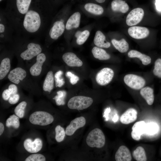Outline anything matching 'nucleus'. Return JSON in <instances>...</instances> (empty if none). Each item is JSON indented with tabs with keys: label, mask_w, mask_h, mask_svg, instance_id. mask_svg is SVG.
Returning <instances> with one entry per match:
<instances>
[{
	"label": "nucleus",
	"mask_w": 161,
	"mask_h": 161,
	"mask_svg": "<svg viewBox=\"0 0 161 161\" xmlns=\"http://www.w3.org/2000/svg\"><path fill=\"white\" fill-rule=\"evenodd\" d=\"M47 2L33 0L16 35L30 38L46 33L51 16Z\"/></svg>",
	"instance_id": "obj_1"
},
{
	"label": "nucleus",
	"mask_w": 161,
	"mask_h": 161,
	"mask_svg": "<svg viewBox=\"0 0 161 161\" xmlns=\"http://www.w3.org/2000/svg\"><path fill=\"white\" fill-rule=\"evenodd\" d=\"M8 44L20 62L33 60L45 49L37 41L16 35Z\"/></svg>",
	"instance_id": "obj_2"
},
{
	"label": "nucleus",
	"mask_w": 161,
	"mask_h": 161,
	"mask_svg": "<svg viewBox=\"0 0 161 161\" xmlns=\"http://www.w3.org/2000/svg\"><path fill=\"white\" fill-rule=\"evenodd\" d=\"M33 0H9L3 12L14 30L16 34L23 18Z\"/></svg>",
	"instance_id": "obj_3"
},
{
	"label": "nucleus",
	"mask_w": 161,
	"mask_h": 161,
	"mask_svg": "<svg viewBox=\"0 0 161 161\" xmlns=\"http://www.w3.org/2000/svg\"><path fill=\"white\" fill-rule=\"evenodd\" d=\"M29 72L22 67H17L10 71L7 78L11 82L30 92L40 90V87L30 76Z\"/></svg>",
	"instance_id": "obj_4"
},
{
	"label": "nucleus",
	"mask_w": 161,
	"mask_h": 161,
	"mask_svg": "<svg viewBox=\"0 0 161 161\" xmlns=\"http://www.w3.org/2000/svg\"><path fill=\"white\" fill-rule=\"evenodd\" d=\"M0 15V41L1 46L4 47L12 40L15 31L3 11L1 12Z\"/></svg>",
	"instance_id": "obj_5"
},
{
	"label": "nucleus",
	"mask_w": 161,
	"mask_h": 161,
	"mask_svg": "<svg viewBox=\"0 0 161 161\" xmlns=\"http://www.w3.org/2000/svg\"><path fill=\"white\" fill-rule=\"evenodd\" d=\"M65 26L63 18L56 19L52 22L45 33V45L49 46L52 41L58 39L64 33Z\"/></svg>",
	"instance_id": "obj_6"
},
{
	"label": "nucleus",
	"mask_w": 161,
	"mask_h": 161,
	"mask_svg": "<svg viewBox=\"0 0 161 161\" xmlns=\"http://www.w3.org/2000/svg\"><path fill=\"white\" fill-rule=\"evenodd\" d=\"M30 122L32 124L40 126H46L54 121L53 116L49 113L42 111H35L30 116Z\"/></svg>",
	"instance_id": "obj_7"
},
{
	"label": "nucleus",
	"mask_w": 161,
	"mask_h": 161,
	"mask_svg": "<svg viewBox=\"0 0 161 161\" xmlns=\"http://www.w3.org/2000/svg\"><path fill=\"white\" fill-rule=\"evenodd\" d=\"M86 140L87 144L89 147L100 148L105 144V137L101 129L95 128L89 133Z\"/></svg>",
	"instance_id": "obj_8"
},
{
	"label": "nucleus",
	"mask_w": 161,
	"mask_h": 161,
	"mask_svg": "<svg viewBox=\"0 0 161 161\" xmlns=\"http://www.w3.org/2000/svg\"><path fill=\"white\" fill-rule=\"evenodd\" d=\"M14 54L10 48L3 51L1 55L0 64V80L4 79L8 75L11 68V58Z\"/></svg>",
	"instance_id": "obj_9"
},
{
	"label": "nucleus",
	"mask_w": 161,
	"mask_h": 161,
	"mask_svg": "<svg viewBox=\"0 0 161 161\" xmlns=\"http://www.w3.org/2000/svg\"><path fill=\"white\" fill-rule=\"evenodd\" d=\"M93 99L89 97L77 96L71 98L67 103L69 108L82 110L89 107L92 103Z\"/></svg>",
	"instance_id": "obj_10"
},
{
	"label": "nucleus",
	"mask_w": 161,
	"mask_h": 161,
	"mask_svg": "<svg viewBox=\"0 0 161 161\" xmlns=\"http://www.w3.org/2000/svg\"><path fill=\"white\" fill-rule=\"evenodd\" d=\"M47 54L45 49L35 58V62L30 68V75L34 77L39 76L41 74L44 64L47 61Z\"/></svg>",
	"instance_id": "obj_11"
},
{
	"label": "nucleus",
	"mask_w": 161,
	"mask_h": 161,
	"mask_svg": "<svg viewBox=\"0 0 161 161\" xmlns=\"http://www.w3.org/2000/svg\"><path fill=\"white\" fill-rule=\"evenodd\" d=\"M125 83L130 88L139 90L143 88L145 81L142 77L133 74L126 75L124 78Z\"/></svg>",
	"instance_id": "obj_12"
},
{
	"label": "nucleus",
	"mask_w": 161,
	"mask_h": 161,
	"mask_svg": "<svg viewBox=\"0 0 161 161\" xmlns=\"http://www.w3.org/2000/svg\"><path fill=\"white\" fill-rule=\"evenodd\" d=\"M113 70L109 68H104L97 74L95 80L97 83L101 86L109 84L112 80L114 76Z\"/></svg>",
	"instance_id": "obj_13"
},
{
	"label": "nucleus",
	"mask_w": 161,
	"mask_h": 161,
	"mask_svg": "<svg viewBox=\"0 0 161 161\" xmlns=\"http://www.w3.org/2000/svg\"><path fill=\"white\" fill-rule=\"evenodd\" d=\"M144 15L143 10L141 8H134L131 11L127 16L126 23L129 26H133L140 23Z\"/></svg>",
	"instance_id": "obj_14"
},
{
	"label": "nucleus",
	"mask_w": 161,
	"mask_h": 161,
	"mask_svg": "<svg viewBox=\"0 0 161 161\" xmlns=\"http://www.w3.org/2000/svg\"><path fill=\"white\" fill-rule=\"evenodd\" d=\"M25 149L28 152L35 153L39 152L43 146L42 141L39 138H36L33 141L30 138L25 140L23 143Z\"/></svg>",
	"instance_id": "obj_15"
},
{
	"label": "nucleus",
	"mask_w": 161,
	"mask_h": 161,
	"mask_svg": "<svg viewBox=\"0 0 161 161\" xmlns=\"http://www.w3.org/2000/svg\"><path fill=\"white\" fill-rule=\"evenodd\" d=\"M85 118L82 116L77 117L72 120L66 128V134L68 136L72 135L79 128L84 126L86 124Z\"/></svg>",
	"instance_id": "obj_16"
},
{
	"label": "nucleus",
	"mask_w": 161,
	"mask_h": 161,
	"mask_svg": "<svg viewBox=\"0 0 161 161\" xmlns=\"http://www.w3.org/2000/svg\"><path fill=\"white\" fill-rule=\"evenodd\" d=\"M128 32L132 38L136 39H141L147 37L149 35V31L145 27L133 26L129 28Z\"/></svg>",
	"instance_id": "obj_17"
},
{
	"label": "nucleus",
	"mask_w": 161,
	"mask_h": 161,
	"mask_svg": "<svg viewBox=\"0 0 161 161\" xmlns=\"http://www.w3.org/2000/svg\"><path fill=\"white\" fill-rule=\"evenodd\" d=\"M64 61L70 67H80L83 64L82 61L74 53L68 52L64 53L62 56Z\"/></svg>",
	"instance_id": "obj_18"
},
{
	"label": "nucleus",
	"mask_w": 161,
	"mask_h": 161,
	"mask_svg": "<svg viewBox=\"0 0 161 161\" xmlns=\"http://www.w3.org/2000/svg\"><path fill=\"white\" fill-rule=\"evenodd\" d=\"M146 123L143 121L136 122L132 128L131 136L135 140L138 141L141 137V135L145 133V127Z\"/></svg>",
	"instance_id": "obj_19"
},
{
	"label": "nucleus",
	"mask_w": 161,
	"mask_h": 161,
	"mask_svg": "<svg viewBox=\"0 0 161 161\" xmlns=\"http://www.w3.org/2000/svg\"><path fill=\"white\" fill-rule=\"evenodd\" d=\"M117 161H130L131 157L130 151L124 145L120 146L116 151L115 156Z\"/></svg>",
	"instance_id": "obj_20"
},
{
	"label": "nucleus",
	"mask_w": 161,
	"mask_h": 161,
	"mask_svg": "<svg viewBox=\"0 0 161 161\" xmlns=\"http://www.w3.org/2000/svg\"><path fill=\"white\" fill-rule=\"evenodd\" d=\"M137 112L132 108L128 109L121 116L120 121L123 124H127L134 121L137 119Z\"/></svg>",
	"instance_id": "obj_21"
},
{
	"label": "nucleus",
	"mask_w": 161,
	"mask_h": 161,
	"mask_svg": "<svg viewBox=\"0 0 161 161\" xmlns=\"http://www.w3.org/2000/svg\"><path fill=\"white\" fill-rule=\"evenodd\" d=\"M54 77L53 72L51 70L49 71L44 80L42 89L45 92L50 93L54 88Z\"/></svg>",
	"instance_id": "obj_22"
},
{
	"label": "nucleus",
	"mask_w": 161,
	"mask_h": 161,
	"mask_svg": "<svg viewBox=\"0 0 161 161\" xmlns=\"http://www.w3.org/2000/svg\"><path fill=\"white\" fill-rule=\"evenodd\" d=\"M80 14L79 12H76L72 15L66 22L65 29L67 30L78 28L80 24Z\"/></svg>",
	"instance_id": "obj_23"
},
{
	"label": "nucleus",
	"mask_w": 161,
	"mask_h": 161,
	"mask_svg": "<svg viewBox=\"0 0 161 161\" xmlns=\"http://www.w3.org/2000/svg\"><path fill=\"white\" fill-rule=\"evenodd\" d=\"M94 42L96 46L99 47L108 48L111 45L109 42L106 41L104 34L99 30L97 31L95 33Z\"/></svg>",
	"instance_id": "obj_24"
},
{
	"label": "nucleus",
	"mask_w": 161,
	"mask_h": 161,
	"mask_svg": "<svg viewBox=\"0 0 161 161\" xmlns=\"http://www.w3.org/2000/svg\"><path fill=\"white\" fill-rule=\"evenodd\" d=\"M111 5L112 9L113 11L122 13L127 12L129 8L127 4L122 0H114L112 1Z\"/></svg>",
	"instance_id": "obj_25"
},
{
	"label": "nucleus",
	"mask_w": 161,
	"mask_h": 161,
	"mask_svg": "<svg viewBox=\"0 0 161 161\" xmlns=\"http://www.w3.org/2000/svg\"><path fill=\"white\" fill-rule=\"evenodd\" d=\"M153 92V89L148 86L142 88L140 91L141 95L149 105H152L154 102V96Z\"/></svg>",
	"instance_id": "obj_26"
},
{
	"label": "nucleus",
	"mask_w": 161,
	"mask_h": 161,
	"mask_svg": "<svg viewBox=\"0 0 161 161\" xmlns=\"http://www.w3.org/2000/svg\"><path fill=\"white\" fill-rule=\"evenodd\" d=\"M128 56L129 58H137L141 61L142 64L147 65L150 64L151 61V58L148 56L142 54L136 50H132L128 53Z\"/></svg>",
	"instance_id": "obj_27"
},
{
	"label": "nucleus",
	"mask_w": 161,
	"mask_h": 161,
	"mask_svg": "<svg viewBox=\"0 0 161 161\" xmlns=\"http://www.w3.org/2000/svg\"><path fill=\"white\" fill-rule=\"evenodd\" d=\"M94 57L100 60H106L110 57V55L103 49L97 47H94L92 50Z\"/></svg>",
	"instance_id": "obj_28"
},
{
	"label": "nucleus",
	"mask_w": 161,
	"mask_h": 161,
	"mask_svg": "<svg viewBox=\"0 0 161 161\" xmlns=\"http://www.w3.org/2000/svg\"><path fill=\"white\" fill-rule=\"evenodd\" d=\"M112 42L115 48L121 53L125 52L129 49V44L124 38L120 41L113 39Z\"/></svg>",
	"instance_id": "obj_29"
},
{
	"label": "nucleus",
	"mask_w": 161,
	"mask_h": 161,
	"mask_svg": "<svg viewBox=\"0 0 161 161\" xmlns=\"http://www.w3.org/2000/svg\"><path fill=\"white\" fill-rule=\"evenodd\" d=\"M85 9L88 12L95 15H100L103 12V9L100 6L93 3H88L84 6Z\"/></svg>",
	"instance_id": "obj_30"
},
{
	"label": "nucleus",
	"mask_w": 161,
	"mask_h": 161,
	"mask_svg": "<svg viewBox=\"0 0 161 161\" xmlns=\"http://www.w3.org/2000/svg\"><path fill=\"white\" fill-rule=\"evenodd\" d=\"M133 156L137 161H146L147 160L145 151L140 146L138 147L133 152Z\"/></svg>",
	"instance_id": "obj_31"
},
{
	"label": "nucleus",
	"mask_w": 161,
	"mask_h": 161,
	"mask_svg": "<svg viewBox=\"0 0 161 161\" xmlns=\"http://www.w3.org/2000/svg\"><path fill=\"white\" fill-rule=\"evenodd\" d=\"M20 125L19 117L15 114L10 115L6 121V126L8 128L12 126L15 129H17Z\"/></svg>",
	"instance_id": "obj_32"
},
{
	"label": "nucleus",
	"mask_w": 161,
	"mask_h": 161,
	"mask_svg": "<svg viewBox=\"0 0 161 161\" xmlns=\"http://www.w3.org/2000/svg\"><path fill=\"white\" fill-rule=\"evenodd\" d=\"M27 105V103L25 101H23L16 107L14 112L16 115L19 118H23L24 115L25 110Z\"/></svg>",
	"instance_id": "obj_33"
},
{
	"label": "nucleus",
	"mask_w": 161,
	"mask_h": 161,
	"mask_svg": "<svg viewBox=\"0 0 161 161\" xmlns=\"http://www.w3.org/2000/svg\"><path fill=\"white\" fill-rule=\"evenodd\" d=\"M159 127L157 123L153 122L146 123L145 133L152 135L157 133Z\"/></svg>",
	"instance_id": "obj_34"
},
{
	"label": "nucleus",
	"mask_w": 161,
	"mask_h": 161,
	"mask_svg": "<svg viewBox=\"0 0 161 161\" xmlns=\"http://www.w3.org/2000/svg\"><path fill=\"white\" fill-rule=\"evenodd\" d=\"M57 95L53 98L55 100L56 105L57 106L63 105L65 104V98L66 93L64 90H60L57 92Z\"/></svg>",
	"instance_id": "obj_35"
},
{
	"label": "nucleus",
	"mask_w": 161,
	"mask_h": 161,
	"mask_svg": "<svg viewBox=\"0 0 161 161\" xmlns=\"http://www.w3.org/2000/svg\"><path fill=\"white\" fill-rule=\"evenodd\" d=\"M63 73L62 70L56 72L54 75L55 86L56 87H61L65 83V81L62 77Z\"/></svg>",
	"instance_id": "obj_36"
},
{
	"label": "nucleus",
	"mask_w": 161,
	"mask_h": 161,
	"mask_svg": "<svg viewBox=\"0 0 161 161\" xmlns=\"http://www.w3.org/2000/svg\"><path fill=\"white\" fill-rule=\"evenodd\" d=\"M55 139L58 142L62 141L64 139L65 131L64 129L61 126L58 125L55 129Z\"/></svg>",
	"instance_id": "obj_37"
},
{
	"label": "nucleus",
	"mask_w": 161,
	"mask_h": 161,
	"mask_svg": "<svg viewBox=\"0 0 161 161\" xmlns=\"http://www.w3.org/2000/svg\"><path fill=\"white\" fill-rule=\"evenodd\" d=\"M90 32L88 30H85L81 32L79 36L77 38L76 42L79 45L84 44L89 36Z\"/></svg>",
	"instance_id": "obj_38"
},
{
	"label": "nucleus",
	"mask_w": 161,
	"mask_h": 161,
	"mask_svg": "<svg viewBox=\"0 0 161 161\" xmlns=\"http://www.w3.org/2000/svg\"><path fill=\"white\" fill-rule=\"evenodd\" d=\"M46 158L43 154H32L25 159V161H45Z\"/></svg>",
	"instance_id": "obj_39"
},
{
	"label": "nucleus",
	"mask_w": 161,
	"mask_h": 161,
	"mask_svg": "<svg viewBox=\"0 0 161 161\" xmlns=\"http://www.w3.org/2000/svg\"><path fill=\"white\" fill-rule=\"evenodd\" d=\"M153 73L155 76L161 78V59L160 58L157 59L155 61Z\"/></svg>",
	"instance_id": "obj_40"
},
{
	"label": "nucleus",
	"mask_w": 161,
	"mask_h": 161,
	"mask_svg": "<svg viewBox=\"0 0 161 161\" xmlns=\"http://www.w3.org/2000/svg\"><path fill=\"white\" fill-rule=\"evenodd\" d=\"M66 76L70 78V83L72 85L76 84L79 80L78 76L69 71L66 72Z\"/></svg>",
	"instance_id": "obj_41"
},
{
	"label": "nucleus",
	"mask_w": 161,
	"mask_h": 161,
	"mask_svg": "<svg viewBox=\"0 0 161 161\" xmlns=\"http://www.w3.org/2000/svg\"><path fill=\"white\" fill-rule=\"evenodd\" d=\"M20 98V95L18 93L12 95L8 99V102L11 104H14L18 102Z\"/></svg>",
	"instance_id": "obj_42"
},
{
	"label": "nucleus",
	"mask_w": 161,
	"mask_h": 161,
	"mask_svg": "<svg viewBox=\"0 0 161 161\" xmlns=\"http://www.w3.org/2000/svg\"><path fill=\"white\" fill-rule=\"evenodd\" d=\"M12 95L10 91L8 88L4 89L2 93L1 96L3 99L5 101H7Z\"/></svg>",
	"instance_id": "obj_43"
},
{
	"label": "nucleus",
	"mask_w": 161,
	"mask_h": 161,
	"mask_svg": "<svg viewBox=\"0 0 161 161\" xmlns=\"http://www.w3.org/2000/svg\"><path fill=\"white\" fill-rule=\"evenodd\" d=\"M155 5L157 10L159 11H161V0H156Z\"/></svg>",
	"instance_id": "obj_44"
},
{
	"label": "nucleus",
	"mask_w": 161,
	"mask_h": 161,
	"mask_svg": "<svg viewBox=\"0 0 161 161\" xmlns=\"http://www.w3.org/2000/svg\"><path fill=\"white\" fill-rule=\"evenodd\" d=\"M110 109L109 107L107 108L105 110L104 112V116L106 118V120H108V114L110 112Z\"/></svg>",
	"instance_id": "obj_45"
},
{
	"label": "nucleus",
	"mask_w": 161,
	"mask_h": 161,
	"mask_svg": "<svg viewBox=\"0 0 161 161\" xmlns=\"http://www.w3.org/2000/svg\"><path fill=\"white\" fill-rule=\"evenodd\" d=\"M4 126L2 123L0 122V135L1 136L4 132Z\"/></svg>",
	"instance_id": "obj_46"
},
{
	"label": "nucleus",
	"mask_w": 161,
	"mask_h": 161,
	"mask_svg": "<svg viewBox=\"0 0 161 161\" xmlns=\"http://www.w3.org/2000/svg\"><path fill=\"white\" fill-rule=\"evenodd\" d=\"M118 119V117L117 114L114 115V117L112 119V120L114 122H117Z\"/></svg>",
	"instance_id": "obj_47"
},
{
	"label": "nucleus",
	"mask_w": 161,
	"mask_h": 161,
	"mask_svg": "<svg viewBox=\"0 0 161 161\" xmlns=\"http://www.w3.org/2000/svg\"><path fill=\"white\" fill-rule=\"evenodd\" d=\"M81 32L80 31H78L77 32H76V33L75 34V36L77 38L79 36V35H80Z\"/></svg>",
	"instance_id": "obj_48"
},
{
	"label": "nucleus",
	"mask_w": 161,
	"mask_h": 161,
	"mask_svg": "<svg viewBox=\"0 0 161 161\" xmlns=\"http://www.w3.org/2000/svg\"><path fill=\"white\" fill-rule=\"evenodd\" d=\"M97 2L99 3H102L104 2L106 0H95Z\"/></svg>",
	"instance_id": "obj_49"
}]
</instances>
